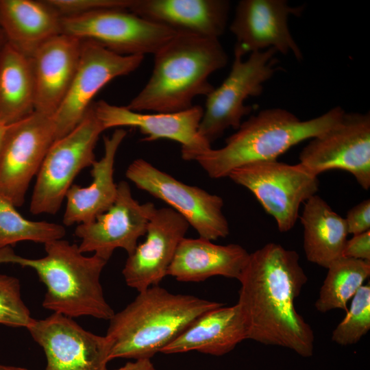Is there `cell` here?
Returning <instances> with one entry per match:
<instances>
[{"instance_id":"6da1fadb","label":"cell","mask_w":370,"mask_h":370,"mask_svg":"<svg viewBox=\"0 0 370 370\" xmlns=\"http://www.w3.org/2000/svg\"><path fill=\"white\" fill-rule=\"evenodd\" d=\"M299 259L295 251L274 243L249 254L238 279L237 304L247 339L288 348L308 358L313 354L314 333L294 304L308 281Z\"/></svg>"},{"instance_id":"7a4b0ae2","label":"cell","mask_w":370,"mask_h":370,"mask_svg":"<svg viewBox=\"0 0 370 370\" xmlns=\"http://www.w3.org/2000/svg\"><path fill=\"white\" fill-rule=\"evenodd\" d=\"M151 75L126 106L136 112L171 113L191 108L214 88L210 75L227 63L219 39L176 33L154 54Z\"/></svg>"},{"instance_id":"3957f363","label":"cell","mask_w":370,"mask_h":370,"mask_svg":"<svg viewBox=\"0 0 370 370\" xmlns=\"http://www.w3.org/2000/svg\"><path fill=\"white\" fill-rule=\"evenodd\" d=\"M111 317L106 336L114 358H150L177 337L197 317L222 303L173 294L152 286Z\"/></svg>"},{"instance_id":"277c9868","label":"cell","mask_w":370,"mask_h":370,"mask_svg":"<svg viewBox=\"0 0 370 370\" xmlns=\"http://www.w3.org/2000/svg\"><path fill=\"white\" fill-rule=\"evenodd\" d=\"M45 256L28 258L5 247L0 249V264H16L36 272L47 290L43 308L72 319L90 316L110 320L114 312L100 282L108 261L95 254L86 256L77 245L63 239L45 243Z\"/></svg>"},{"instance_id":"5b68a950","label":"cell","mask_w":370,"mask_h":370,"mask_svg":"<svg viewBox=\"0 0 370 370\" xmlns=\"http://www.w3.org/2000/svg\"><path fill=\"white\" fill-rule=\"evenodd\" d=\"M345 112L337 106L301 121L283 108L265 109L241 123L223 147L210 148L195 161L212 179L227 177L233 169L245 164L277 160L292 147L332 127Z\"/></svg>"},{"instance_id":"8992f818","label":"cell","mask_w":370,"mask_h":370,"mask_svg":"<svg viewBox=\"0 0 370 370\" xmlns=\"http://www.w3.org/2000/svg\"><path fill=\"white\" fill-rule=\"evenodd\" d=\"M104 130L91 105L77 127L53 142L36 175L29 205L32 214L59 211L77 175L96 160L94 150Z\"/></svg>"},{"instance_id":"52a82bcc","label":"cell","mask_w":370,"mask_h":370,"mask_svg":"<svg viewBox=\"0 0 370 370\" xmlns=\"http://www.w3.org/2000/svg\"><path fill=\"white\" fill-rule=\"evenodd\" d=\"M273 48L244 56L234 49L231 70L223 83L206 97L205 110L199 127V135L210 144L220 138L230 127L238 130L242 119L253 110L244 104L249 97L260 96L263 84L271 79L279 67Z\"/></svg>"},{"instance_id":"ba28073f","label":"cell","mask_w":370,"mask_h":370,"mask_svg":"<svg viewBox=\"0 0 370 370\" xmlns=\"http://www.w3.org/2000/svg\"><path fill=\"white\" fill-rule=\"evenodd\" d=\"M227 177L254 194L275 219L281 232L294 227L301 203L316 195L319 186L318 176L301 164L277 160L245 164L233 169Z\"/></svg>"},{"instance_id":"9c48e42d","label":"cell","mask_w":370,"mask_h":370,"mask_svg":"<svg viewBox=\"0 0 370 370\" xmlns=\"http://www.w3.org/2000/svg\"><path fill=\"white\" fill-rule=\"evenodd\" d=\"M125 176L139 189L171 206L200 238L215 241L229 234L228 221L222 211L223 200L220 196L184 184L142 158L128 166Z\"/></svg>"},{"instance_id":"30bf717a","label":"cell","mask_w":370,"mask_h":370,"mask_svg":"<svg viewBox=\"0 0 370 370\" xmlns=\"http://www.w3.org/2000/svg\"><path fill=\"white\" fill-rule=\"evenodd\" d=\"M55 141L52 116L34 112L6 126L0 143V197L15 208L25 202L32 179Z\"/></svg>"},{"instance_id":"8fae6325","label":"cell","mask_w":370,"mask_h":370,"mask_svg":"<svg viewBox=\"0 0 370 370\" xmlns=\"http://www.w3.org/2000/svg\"><path fill=\"white\" fill-rule=\"evenodd\" d=\"M62 34L91 40L123 56L154 54L175 35L127 10L106 9L62 17Z\"/></svg>"},{"instance_id":"7c38bea8","label":"cell","mask_w":370,"mask_h":370,"mask_svg":"<svg viewBox=\"0 0 370 370\" xmlns=\"http://www.w3.org/2000/svg\"><path fill=\"white\" fill-rule=\"evenodd\" d=\"M299 164L318 176L332 169L347 171L365 190L370 188V114L345 112L341 120L311 138Z\"/></svg>"},{"instance_id":"4fadbf2b","label":"cell","mask_w":370,"mask_h":370,"mask_svg":"<svg viewBox=\"0 0 370 370\" xmlns=\"http://www.w3.org/2000/svg\"><path fill=\"white\" fill-rule=\"evenodd\" d=\"M143 56H123L97 42L83 40L79 64L71 86L53 115L55 140L77 127L90 108L96 94L113 79L138 69Z\"/></svg>"},{"instance_id":"5bb4252c","label":"cell","mask_w":370,"mask_h":370,"mask_svg":"<svg viewBox=\"0 0 370 370\" xmlns=\"http://www.w3.org/2000/svg\"><path fill=\"white\" fill-rule=\"evenodd\" d=\"M42 348L45 370H108L111 343L84 330L72 318L53 312L27 329Z\"/></svg>"},{"instance_id":"9a60e30c","label":"cell","mask_w":370,"mask_h":370,"mask_svg":"<svg viewBox=\"0 0 370 370\" xmlns=\"http://www.w3.org/2000/svg\"><path fill=\"white\" fill-rule=\"evenodd\" d=\"M156 209L151 202L140 204L132 197L128 183L120 182L112 206L92 221L76 227L75 234L81 239L79 251L93 252L106 261L117 248L130 256L139 238L145 234Z\"/></svg>"},{"instance_id":"2e32d148","label":"cell","mask_w":370,"mask_h":370,"mask_svg":"<svg viewBox=\"0 0 370 370\" xmlns=\"http://www.w3.org/2000/svg\"><path fill=\"white\" fill-rule=\"evenodd\" d=\"M92 108L104 130L132 127L139 130L145 136V141L160 138L176 141L181 145L182 158L184 160L195 161L211 148V144L199 133L204 113L200 106H193L177 112L145 113L100 100L92 103Z\"/></svg>"},{"instance_id":"e0dca14e","label":"cell","mask_w":370,"mask_h":370,"mask_svg":"<svg viewBox=\"0 0 370 370\" xmlns=\"http://www.w3.org/2000/svg\"><path fill=\"white\" fill-rule=\"evenodd\" d=\"M303 10V6H289L285 0L240 1L230 26L236 40L234 49L245 56L273 48L283 55L291 52L301 60L302 52L290 32L288 18L300 16Z\"/></svg>"},{"instance_id":"ac0fdd59","label":"cell","mask_w":370,"mask_h":370,"mask_svg":"<svg viewBox=\"0 0 370 370\" xmlns=\"http://www.w3.org/2000/svg\"><path fill=\"white\" fill-rule=\"evenodd\" d=\"M189 224L171 208L156 209L147 225L145 241L128 256L122 271L126 284L140 292L157 286L167 270Z\"/></svg>"},{"instance_id":"d6986e66","label":"cell","mask_w":370,"mask_h":370,"mask_svg":"<svg viewBox=\"0 0 370 370\" xmlns=\"http://www.w3.org/2000/svg\"><path fill=\"white\" fill-rule=\"evenodd\" d=\"M83 40L60 34L49 39L30 57L35 82V111L53 116L75 75Z\"/></svg>"},{"instance_id":"ffe728a7","label":"cell","mask_w":370,"mask_h":370,"mask_svg":"<svg viewBox=\"0 0 370 370\" xmlns=\"http://www.w3.org/2000/svg\"><path fill=\"white\" fill-rule=\"evenodd\" d=\"M128 10L175 33L219 39L230 10L227 0H132Z\"/></svg>"},{"instance_id":"44dd1931","label":"cell","mask_w":370,"mask_h":370,"mask_svg":"<svg viewBox=\"0 0 370 370\" xmlns=\"http://www.w3.org/2000/svg\"><path fill=\"white\" fill-rule=\"evenodd\" d=\"M249 253L238 244L217 245L202 238H184L167 270L180 282H201L215 275L238 280Z\"/></svg>"},{"instance_id":"7402d4cb","label":"cell","mask_w":370,"mask_h":370,"mask_svg":"<svg viewBox=\"0 0 370 370\" xmlns=\"http://www.w3.org/2000/svg\"><path fill=\"white\" fill-rule=\"evenodd\" d=\"M245 339L247 331L239 306L223 305L199 315L160 352L172 354L197 351L221 356Z\"/></svg>"},{"instance_id":"603a6c76","label":"cell","mask_w":370,"mask_h":370,"mask_svg":"<svg viewBox=\"0 0 370 370\" xmlns=\"http://www.w3.org/2000/svg\"><path fill=\"white\" fill-rule=\"evenodd\" d=\"M127 135L121 128L111 136H104V154L92 164V182L86 187L72 184L66 195L63 215L65 225L87 223L107 211L114 204L117 184L114 181V166L117 150Z\"/></svg>"},{"instance_id":"cb8c5ba5","label":"cell","mask_w":370,"mask_h":370,"mask_svg":"<svg viewBox=\"0 0 370 370\" xmlns=\"http://www.w3.org/2000/svg\"><path fill=\"white\" fill-rule=\"evenodd\" d=\"M62 16L47 1L0 0V29L5 41L31 57L62 34Z\"/></svg>"},{"instance_id":"d4e9b609","label":"cell","mask_w":370,"mask_h":370,"mask_svg":"<svg viewBox=\"0 0 370 370\" xmlns=\"http://www.w3.org/2000/svg\"><path fill=\"white\" fill-rule=\"evenodd\" d=\"M299 218L308 261L328 269L332 262L343 257L349 234L345 218L317 194L306 201Z\"/></svg>"},{"instance_id":"484cf974","label":"cell","mask_w":370,"mask_h":370,"mask_svg":"<svg viewBox=\"0 0 370 370\" xmlns=\"http://www.w3.org/2000/svg\"><path fill=\"white\" fill-rule=\"evenodd\" d=\"M35 112L31 58L6 41L0 50V123H15Z\"/></svg>"},{"instance_id":"4316f807","label":"cell","mask_w":370,"mask_h":370,"mask_svg":"<svg viewBox=\"0 0 370 370\" xmlns=\"http://www.w3.org/2000/svg\"><path fill=\"white\" fill-rule=\"evenodd\" d=\"M370 262L341 257L330 264L315 302L316 309L347 312V304L369 277Z\"/></svg>"},{"instance_id":"83f0119b","label":"cell","mask_w":370,"mask_h":370,"mask_svg":"<svg viewBox=\"0 0 370 370\" xmlns=\"http://www.w3.org/2000/svg\"><path fill=\"white\" fill-rule=\"evenodd\" d=\"M12 204L0 197V249L21 241H33L44 245L62 239L63 225L48 221L25 219Z\"/></svg>"},{"instance_id":"f1b7e54d","label":"cell","mask_w":370,"mask_h":370,"mask_svg":"<svg viewBox=\"0 0 370 370\" xmlns=\"http://www.w3.org/2000/svg\"><path fill=\"white\" fill-rule=\"evenodd\" d=\"M370 330V286L362 285L353 296L350 309L334 330L332 341L340 345L358 343Z\"/></svg>"},{"instance_id":"f546056e","label":"cell","mask_w":370,"mask_h":370,"mask_svg":"<svg viewBox=\"0 0 370 370\" xmlns=\"http://www.w3.org/2000/svg\"><path fill=\"white\" fill-rule=\"evenodd\" d=\"M34 320L21 298L19 280L0 274V324L27 329Z\"/></svg>"},{"instance_id":"4dcf8cb0","label":"cell","mask_w":370,"mask_h":370,"mask_svg":"<svg viewBox=\"0 0 370 370\" xmlns=\"http://www.w3.org/2000/svg\"><path fill=\"white\" fill-rule=\"evenodd\" d=\"M62 17L106 9L128 10L132 0H47Z\"/></svg>"},{"instance_id":"1f68e13d","label":"cell","mask_w":370,"mask_h":370,"mask_svg":"<svg viewBox=\"0 0 370 370\" xmlns=\"http://www.w3.org/2000/svg\"><path fill=\"white\" fill-rule=\"evenodd\" d=\"M349 234L357 235L370 230V199L352 208L345 218Z\"/></svg>"},{"instance_id":"d6a6232c","label":"cell","mask_w":370,"mask_h":370,"mask_svg":"<svg viewBox=\"0 0 370 370\" xmlns=\"http://www.w3.org/2000/svg\"><path fill=\"white\" fill-rule=\"evenodd\" d=\"M343 257L370 262V230L347 240Z\"/></svg>"},{"instance_id":"836d02e7","label":"cell","mask_w":370,"mask_h":370,"mask_svg":"<svg viewBox=\"0 0 370 370\" xmlns=\"http://www.w3.org/2000/svg\"><path fill=\"white\" fill-rule=\"evenodd\" d=\"M114 370H157L150 358L136 359L134 362H128L123 366Z\"/></svg>"},{"instance_id":"e575fe53","label":"cell","mask_w":370,"mask_h":370,"mask_svg":"<svg viewBox=\"0 0 370 370\" xmlns=\"http://www.w3.org/2000/svg\"><path fill=\"white\" fill-rule=\"evenodd\" d=\"M0 370H29L25 368L0 365Z\"/></svg>"},{"instance_id":"d590c367","label":"cell","mask_w":370,"mask_h":370,"mask_svg":"<svg viewBox=\"0 0 370 370\" xmlns=\"http://www.w3.org/2000/svg\"><path fill=\"white\" fill-rule=\"evenodd\" d=\"M5 37L3 36L2 31L0 29V50L1 47H3V44L5 43Z\"/></svg>"},{"instance_id":"8d00e7d4","label":"cell","mask_w":370,"mask_h":370,"mask_svg":"<svg viewBox=\"0 0 370 370\" xmlns=\"http://www.w3.org/2000/svg\"><path fill=\"white\" fill-rule=\"evenodd\" d=\"M5 127L6 126H5L3 124L0 123V143H1V138L3 136V134Z\"/></svg>"}]
</instances>
